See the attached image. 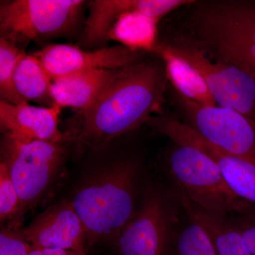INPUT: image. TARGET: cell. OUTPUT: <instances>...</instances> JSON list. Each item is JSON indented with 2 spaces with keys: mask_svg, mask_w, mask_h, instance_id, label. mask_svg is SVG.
Instances as JSON below:
<instances>
[{
  "mask_svg": "<svg viewBox=\"0 0 255 255\" xmlns=\"http://www.w3.org/2000/svg\"><path fill=\"white\" fill-rule=\"evenodd\" d=\"M64 155L63 143L2 135L1 163L9 171L17 191V220L45 194L59 170Z\"/></svg>",
  "mask_w": 255,
  "mask_h": 255,
  "instance_id": "cell-7",
  "label": "cell"
},
{
  "mask_svg": "<svg viewBox=\"0 0 255 255\" xmlns=\"http://www.w3.org/2000/svg\"><path fill=\"white\" fill-rule=\"evenodd\" d=\"M152 6L151 0H127L109 30L107 43L116 41L130 49L152 53L158 42L159 21L145 14Z\"/></svg>",
  "mask_w": 255,
  "mask_h": 255,
  "instance_id": "cell-14",
  "label": "cell"
},
{
  "mask_svg": "<svg viewBox=\"0 0 255 255\" xmlns=\"http://www.w3.org/2000/svg\"><path fill=\"white\" fill-rule=\"evenodd\" d=\"M157 45L191 64L201 73L216 105L237 111L255 122V73L170 33Z\"/></svg>",
  "mask_w": 255,
  "mask_h": 255,
  "instance_id": "cell-5",
  "label": "cell"
},
{
  "mask_svg": "<svg viewBox=\"0 0 255 255\" xmlns=\"http://www.w3.org/2000/svg\"><path fill=\"white\" fill-rule=\"evenodd\" d=\"M124 68L86 70L53 79L52 96L56 105L78 111L92 103Z\"/></svg>",
  "mask_w": 255,
  "mask_h": 255,
  "instance_id": "cell-15",
  "label": "cell"
},
{
  "mask_svg": "<svg viewBox=\"0 0 255 255\" xmlns=\"http://www.w3.org/2000/svg\"><path fill=\"white\" fill-rule=\"evenodd\" d=\"M168 87L157 55L126 67L91 105L65 121V140L80 152L105 147L160 114Z\"/></svg>",
  "mask_w": 255,
  "mask_h": 255,
  "instance_id": "cell-1",
  "label": "cell"
},
{
  "mask_svg": "<svg viewBox=\"0 0 255 255\" xmlns=\"http://www.w3.org/2000/svg\"><path fill=\"white\" fill-rule=\"evenodd\" d=\"M20 201L12 178L7 168L0 163V220L4 222L16 216L19 211Z\"/></svg>",
  "mask_w": 255,
  "mask_h": 255,
  "instance_id": "cell-21",
  "label": "cell"
},
{
  "mask_svg": "<svg viewBox=\"0 0 255 255\" xmlns=\"http://www.w3.org/2000/svg\"><path fill=\"white\" fill-rule=\"evenodd\" d=\"M152 53L163 60L169 84L181 95L201 105H217L205 80L191 64L158 45Z\"/></svg>",
  "mask_w": 255,
  "mask_h": 255,
  "instance_id": "cell-17",
  "label": "cell"
},
{
  "mask_svg": "<svg viewBox=\"0 0 255 255\" xmlns=\"http://www.w3.org/2000/svg\"><path fill=\"white\" fill-rule=\"evenodd\" d=\"M173 194L189 221L206 233L218 255H253L246 242L228 216L210 212L199 207L182 191L174 187Z\"/></svg>",
  "mask_w": 255,
  "mask_h": 255,
  "instance_id": "cell-16",
  "label": "cell"
},
{
  "mask_svg": "<svg viewBox=\"0 0 255 255\" xmlns=\"http://www.w3.org/2000/svg\"><path fill=\"white\" fill-rule=\"evenodd\" d=\"M62 108L13 105L0 100V128L2 135L24 140H41L63 143L66 141L59 128Z\"/></svg>",
  "mask_w": 255,
  "mask_h": 255,
  "instance_id": "cell-13",
  "label": "cell"
},
{
  "mask_svg": "<svg viewBox=\"0 0 255 255\" xmlns=\"http://www.w3.org/2000/svg\"><path fill=\"white\" fill-rule=\"evenodd\" d=\"M52 83L53 79L40 60L24 52L18 60L14 77L15 90L21 98L41 107H53Z\"/></svg>",
  "mask_w": 255,
  "mask_h": 255,
  "instance_id": "cell-18",
  "label": "cell"
},
{
  "mask_svg": "<svg viewBox=\"0 0 255 255\" xmlns=\"http://www.w3.org/2000/svg\"><path fill=\"white\" fill-rule=\"evenodd\" d=\"M172 31L255 73V0H192Z\"/></svg>",
  "mask_w": 255,
  "mask_h": 255,
  "instance_id": "cell-2",
  "label": "cell"
},
{
  "mask_svg": "<svg viewBox=\"0 0 255 255\" xmlns=\"http://www.w3.org/2000/svg\"><path fill=\"white\" fill-rule=\"evenodd\" d=\"M30 255H44L42 253L41 250L38 249V248H33L32 247L31 254Z\"/></svg>",
  "mask_w": 255,
  "mask_h": 255,
  "instance_id": "cell-25",
  "label": "cell"
},
{
  "mask_svg": "<svg viewBox=\"0 0 255 255\" xmlns=\"http://www.w3.org/2000/svg\"><path fill=\"white\" fill-rule=\"evenodd\" d=\"M147 54L120 44L89 50L63 43L48 44L33 53L53 80L86 70L126 68L145 60Z\"/></svg>",
  "mask_w": 255,
  "mask_h": 255,
  "instance_id": "cell-11",
  "label": "cell"
},
{
  "mask_svg": "<svg viewBox=\"0 0 255 255\" xmlns=\"http://www.w3.org/2000/svg\"><path fill=\"white\" fill-rule=\"evenodd\" d=\"M23 53L17 42L6 37L0 38V97L1 101L13 105L26 103L14 85L15 70Z\"/></svg>",
  "mask_w": 255,
  "mask_h": 255,
  "instance_id": "cell-19",
  "label": "cell"
},
{
  "mask_svg": "<svg viewBox=\"0 0 255 255\" xmlns=\"http://www.w3.org/2000/svg\"><path fill=\"white\" fill-rule=\"evenodd\" d=\"M169 255H218L204 230L189 221L174 235Z\"/></svg>",
  "mask_w": 255,
  "mask_h": 255,
  "instance_id": "cell-20",
  "label": "cell"
},
{
  "mask_svg": "<svg viewBox=\"0 0 255 255\" xmlns=\"http://www.w3.org/2000/svg\"><path fill=\"white\" fill-rule=\"evenodd\" d=\"M20 231L33 248L87 253L86 231L70 201H60L50 206Z\"/></svg>",
  "mask_w": 255,
  "mask_h": 255,
  "instance_id": "cell-12",
  "label": "cell"
},
{
  "mask_svg": "<svg viewBox=\"0 0 255 255\" xmlns=\"http://www.w3.org/2000/svg\"><path fill=\"white\" fill-rule=\"evenodd\" d=\"M166 165L174 187L199 207L225 216L255 211V205L236 195L217 164L199 149L175 143Z\"/></svg>",
  "mask_w": 255,
  "mask_h": 255,
  "instance_id": "cell-4",
  "label": "cell"
},
{
  "mask_svg": "<svg viewBox=\"0 0 255 255\" xmlns=\"http://www.w3.org/2000/svg\"><path fill=\"white\" fill-rule=\"evenodd\" d=\"M44 255H88L87 253L64 249H39Z\"/></svg>",
  "mask_w": 255,
  "mask_h": 255,
  "instance_id": "cell-24",
  "label": "cell"
},
{
  "mask_svg": "<svg viewBox=\"0 0 255 255\" xmlns=\"http://www.w3.org/2000/svg\"><path fill=\"white\" fill-rule=\"evenodd\" d=\"M174 143L193 146L217 164L228 187L236 195L255 205V164L231 155L207 141L197 132L170 114L161 112L146 124Z\"/></svg>",
  "mask_w": 255,
  "mask_h": 255,
  "instance_id": "cell-10",
  "label": "cell"
},
{
  "mask_svg": "<svg viewBox=\"0 0 255 255\" xmlns=\"http://www.w3.org/2000/svg\"><path fill=\"white\" fill-rule=\"evenodd\" d=\"M241 233L251 254L255 255V210L246 214L228 216Z\"/></svg>",
  "mask_w": 255,
  "mask_h": 255,
  "instance_id": "cell-23",
  "label": "cell"
},
{
  "mask_svg": "<svg viewBox=\"0 0 255 255\" xmlns=\"http://www.w3.org/2000/svg\"><path fill=\"white\" fill-rule=\"evenodd\" d=\"M139 167L132 159L109 164L80 186L70 201L80 216L87 245L113 242L137 211Z\"/></svg>",
  "mask_w": 255,
  "mask_h": 255,
  "instance_id": "cell-3",
  "label": "cell"
},
{
  "mask_svg": "<svg viewBox=\"0 0 255 255\" xmlns=\"http://www.w3.org/2000/svg\"><path fill=\"white\" fill-rule=\"evenodd\" d=\"M176 218L164 196L150 193L114 240L119 255H169Z\"/></svg>",
  "mask_w": 255,
  "mask_h": 255,
  "instance_id": "cell-9",
  "label": "cell"
},
{
  "mask_svg": "<svg viewBox=\"0 0 255 255\" xmlns=\"http://www.w3.org/2000/svg\"><path fill=\"white\" fill-rule=\"evenodd\" d=\"M32 246L25 241L21 231L1 228L0 255H30Z\"/></svg>",
  "mask_w": 255,
  "mask_h": 255,
  "instance_id": "cell-22",
  "label": "cell"
},
{
  "mask_svg": "<svg viewBox=\"0 0 255 255\" xmlns=\"http://www.w3.org/2000/svg\"><path fill=\"white\" fill-rule=\"evenodd\" d=\"M168 90L179 121L221 150L255 164V121L227 107L196 103L169 82Z\"/></svg>",
  "mask_w": 255,
  "mask_h": 255,
  "instance_id": "cell-8",
  "label": "cell"
},
{
  "mask_svg": "<svg viewBox=\"0 0 255 255\" xmlns=\"http://www.w3.org/2000/svg\"><path fill=\"white\" fill-rule=\"evenodd\" d=\"M86 2L82 0L1 1V37L20 44L70 36L80 28Z\"/></svg>",
  "mask_w": 255,
  "mask_h": 255,
  "instance_id": "cell-6",
  "label": "cell"
}]
</instances>
